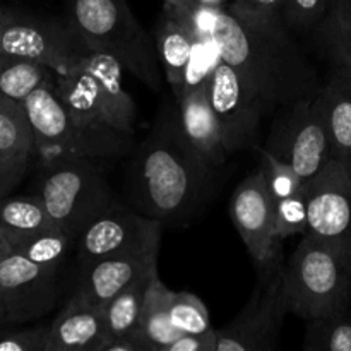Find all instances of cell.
<instances>
[{
    "label": "cell",
    "instance_id": "1",
    "mask_svg": "<svg viewBox=\"0 0 351 351\" xmlns=\"http://www.w3.org/2000/svg\"><path fill=\"white\" fill-rule=\"evenodd\" d=\"M218 167L206 160L182 129L177 103L165 106L137 147L129 192L141 215L180 226L204 209L216 189Z\"/></svg>",
    "mask_w": 351,
    "mask_h": 351
},
{
    "label": "cell",
    "instance_id": "2",
    "mask_svg": "<svg viewBox=\"0 0 351 351\" xmlns=\"http://www.w3.org/2000/svg\"><path fill=\"white\" fill-rule=\"evenodd\" d=\"M281 16L249 17L221 9L213 29L218 57L271 106L315 98L322 82Z\"/></svg>",
    "mask_w": 351,
    "mask_h": 351
},
{
    "label": "cell",
    "instance_id": "3",
    "mask_svg": "<svg viewBox=\"0 0 351 351\" xmlns=\"http://www.w3.org/2000/svg\"><path fill=\"white\" fill-rule=\"evenodd\" d=\"M65 24L86 50L110 55L147 88L161 91L156 45L127 0H65Z\"/></svg>",
    "mask_w": 351,
    "mask_h": 351
},
{
    "label": "cell",
    "instance_id": "4",
    "mask_svg": "<svg viewBox=\"0 0 351 351\" xmlns=\"http://www.w3.org/2000/svg\"><path fill=\"white\" fill-rule=\"evenodd\" d=\"M122 69L110 55L86 50L67 71H53L55 91L82 122L132 137L137 106L123 88Z\"/></svg>",
    "mask_w": 351,
    "mask_h": 351
},
{
    "label": "cell",
    "instance_id": "5",
    "mask_svg": "<svg viewBox=\"0 0 351 351\" xmlns=\"http://www.w3.org/2000/svg\"><path fill=\"white\" fill-rule=\"evenodd\" d=\"M53 79L34 89L23 101L41 165L77 158L108 160L132 149V137L89 125L72 115L58 98Z\"/></svg>",
    "mask_w": 351,
    "mask_h": 351
},
{
    "label": "cell",
    "instance_id": "6",
    "mask_svg": "<svg viewBox=\"0 0 351 351\" xmlns=\"http://www.w3.org/2000/svg\"><path fill=\"white\" fill-rule=\"evenodd\" d=\"M290 314L304 321L346 314L351 300V256L304 235L285 267Z\"/></svg>",
    "mask_w": 351,
    "mask_h": 351
},
{
    "label": "cell",
    "instance_id": "7",
    "mask_svg": "<svg viewBox=\"0 0 351 351\" xmlns=\"http://www.w3.org/2000/svg\"><path fill=\"white\" fill-rule=\"evenodd\" d=\"M38 195L55 225L77 240L95 218L117 204L95 160H60L43 165Z\"/></svg>",
    "mask_w": 351,
    "mask_h": 351
},
{
    "label": "cell",
    "instance_id": "8",
    "mask_svg": "<svg viewBox=\"0 0 351 351\" xmlns=\"http://www.w3.org/2000/svg\"><path fill=\"white\" fill-rule=\"evenodd\" d=\"M283 254L256 264V283L233 321L216 331L218 351H273L288 311Z\"/></svg>",
    "mask_w": 351,
    "mask_h": 351
},
{
    "label": "cell",
    "instance_id": "9",
    "mask_svg": "<svg viewBox=\"0 0 351 351\" xmlns=\"http://www.w3.org/2000/svg\"><path fill=\"white\" fill-rule=\"evenodd\" d=\"M208 96L228 154L259 149L263 119L271 106L219 57L209 74Z\"/></svg>",
    "mask_w": 351,
    "mask_h": 351
},
{
    "label": "cell",
    "instance_id": "10",
    "mask_svg": "<svg viewBox=\"0 0 351 351\" xmlns=\"http://www.w3.org/2000/svg\"><path fill=\"white\" fill-rule=\"evenodd\" d=\"M266 147L290 165L304 184L319 175L332 160V149L315 98L285 106V113L274 123Z\"/></svg>",
    "mask_w": 351,
    "mask_h": 351
},
{
    "label": "cell",
    "instance_id": "11",
    "mask_svg": "<svg viewBox=\"0 0 351 351\" xmlns=\"http://www.w3.org/2000/svg\"><path fill=\"white\" fill-rule=\"evenodd\" d=\"M304 189L308 216L305 235L351 256V161L332 158Z\"/></svg>",
    "mask_w": 351,
    "mask_h": 351
},
{
    "label": "cell",
    "instance_id": "12",
    "mask_svg": "<svg viewBox=\"0 0 351 351\" xmlns=\"http://www.w3.org/2000/svg\"><path fill=\"white\" fill-rule=\"evenodd\" d=\"M57 273L14 250L0 257V311L5 324L36 321L55 307Z\"/></svg>",
    "mask_w": 351,
    "mask_h": 351
},
{
    "label": "cell",
    "instance_id": "13",
    "mask_svg": "<svg viewBox=\"0 0 351 351\" xmlns=\"http://www.w3.org/2000/svg\"><path fill=\"white\" fill-rule=\"evenodd\" d=\"M86 51L67 24L12 10L3 33L0 53L40 62L64 72Z\"/></svg>",
    "mask_w": 351,
    "mask_h": 351
},
{
    "label": "cell",
    "instance_id": "14",
    "mask_svg": "<svg viewBox=\"0 0 351 351\" xmlns=\"http://www.w3.org/2000/svg\"><path fill=\"white\" fill-rule=\"evenodd\" d=\"M230 216L254 266L283 254L274 221V206L263 170L243 178L230 201Z\"/></svg>",
    "mask_w": 351,
    "mask_h": 351
},
{
    "label": "cell",
    "instance_id": "15",
    "mask_svg": "<svg viewBox=\"0 0 351 351\" xmlns=\"http://www.w3.org/2000/svg\"><path fill=\"white\" fill-rule=\"evenodd\" d=\"M163 230L151 235L139 245L105 257L79 269V281L74 295L89 304L103 307L110 298L129 288L141 278L158 269V252Z\"/></svg>",
    "mask_w": 351,
    "mask_h": 351
},
{
    "label": "cell",
    "instance_id": "16",
    "mask_svg": "<svg viewBox=\"0 0 351 351\" xmlns=\"http://www.w3.org/2000/svg\"><path fill=\"white\" fill-rule=\"evenodd\" d=\"M163 230L160 221L130 211L119 202L93 219L75 240L79 269L105 257L125 252Z\"/></svg>",
    "mask_w": 351,
    "mask_h": 351
},
{
    "label": "cell",
    "instance_id": "17",
    "mask_svg": "<svg viewBox=\"0 0 351 351\" xmlns=\"http://www.w3.org/2000/svg\"><path fill=\"white\" fill-rule=\"evenodd\" d=\"M209 72H199L194 65V58L189 67L185 84L173 96L180 117L182 129L192 146L215 167H221L226 161L228 151L223 143L218 120L211 108L208 96Z\"/></svg>",
    "mask_w": 351,
    "mask_h": 351
},
{
    "label": "cell",
    "instance_id": "18",
    "mask_svg": "<svg viewBox=\"0 0 351 351\" xmlns=\"http://www.w3.org/2000/svg\"><path fill=\"white\" fill-rule=\"evenodd\" d=\"M105 343L101 307L74 293L48 324V351H103Z\"/></svg>",
    "mask_w": 351,
    "mask_h": 351
},
{
    "label": "cell",
    "instance_id": "19",
    "mask_svg": "<svg viewBox=\"0 0 351 351\" xmlns=\"http://www.w3.org/2000/svg\"><path fill=\"white\" fill-rule=\"evenodd\" d=\"M199 43L204 41L199 40L185 19L184 12L177 7L165 3L163 14L154 31V45H156L158 58L163 65L165 79L170 84L173 96L184 88L189 67Z\"/></svg>",
    "mask_w": 351,
    "mask_h": 351
},
{
    "label": "cell",
    "instance_id": "20",
    "mask_svg": "<svg viewBox=\"0 0 351 351\" xmlns=\"http://www.w3.org/2000/svg\"><path fill=\"white\" fill-rule=\"evenodd\" d=\"M315 101L331 141L332 158L351 161V67L332 65Z\"/></svg>",
    "mask_w": 351,
    "mask_h": 351
},
{
    "label": "cell",
    "instance_id": "21",
    "mask_svg": "<svg viewBox=\"0 0 351 351\" xmlns=\"http://www.w3.org/2000/svg\"><path fill=\"white\" fill-rule=\"evenodd\" d=\"M170 291L160 276L151 281L144 300L139 328L134 336L143 351H167L171 343L184 335L171 324L170 312H168Z\"/></svg>",
    "mask_w": 351,
    "mask_h": 351
},
{
    "label": "cell",
    "instance_id": "22",
    "mask_svg": "<svg viewBox=\"0 0 351 351\" xmlns=\"http://www.w3.org/2000/svg\"><path fill=\"white\" fill-rule=\"evenodd\" d=\"M58 226L50 218L38 194L7 195L0 199V230L12 243V249L23 240Z\"/></svg>",
    "mask_w": 351,
    "mask_h": 351
},
{
    "label": "cell",
    "instance_id": "23",
    "mask_svg": "<svg viewBox=\"0 0 351 351\" xmlns=\"http://www.w3.org/2000/svg\"><path fill=\"white\" fill-rule=\"evenodd\" d=\"M156 276L158 269L146 274L144 278H141L139 281L130 285L129 288L122 290L119 295L110 298L103 305L101 312L106 335L105 346L110 341H113V339L134 338L136 336L137 328H139L141 314H143L144 300H146V293L149 290L151 281Z\"/></svg>",
    "mask_w": 351,
    "mask_h": 351
},
{
    "label": "cell",
    "instance_id": "24",
    "mask_svg": "<svg viewBox=\"0 0 351 351\" xmlns=\"http://www.w3.org/2000/svg\"><path fill=\"white\" fill-rule=\"evenodd\" d=\"M314 33L319 48L332 65L351 67V0H332Z\"/></svg>",
    "mask_w": 351,
    "mask_h": 351
},
{
    "label": "cell",
    "instance_id": "25",
    "mask_svg": "<svg viewBox=\"0 0 351 351\" xmlns=\"http://www.w3.org/2000/svg\"><path fill=\"white\" fill-rule=\"evenodd\" d=\"M53 69L29 58L0 53V95L23 103L31 93L51 81Z\"/></svg>",
    "mask_w": 351,
    "mask_h": 351
},
{
    "label": "cell",
    "instance_id": "26",
    "mask_svg": "<svg viewBox=\"0 0 351 351\" xmlns=\"http://www.w3.org/2000/svg\"><path fill=\"white\" fill-rule=\"evenodd\" d=\"M0 153L33 158L34 136L23 103L0 95Z\"/></svg>",
    "mask_w": 351,
    "mask_h": 351
},
{
    "label": "cell",
    "instance_id": "27",
    "mask_svg": "<svg viewBox=\"0 0 351 351\" xmlns=\"http://www.w3.org/2000/svg\"><path fill=\"white\" fill-rule=\"evenodd\" d=\"M72 247H75V237L60 228H53L23 240L14 245L12 250L27 257L34 264L60 269Z\"/></svg>",
    "mask_w": 351,
    "mask_h": 351
},
{
    "label": "cell",
    "instance_id": "28",
    "mask_svg": "<svg viewBox=\"0 0 351 351\" xmlns=\"http://www.w3.org/2000/svg\"><path fill=\"white\" fill-rule=\"evenodd\" d=\"M304 351H351V321L346 314L307 321Z\"/></svg>",
    "mask_w": 351,
    "mask_h": 351
},
{
    "label": "cell",
    "instance_id": "29",
    "mask_svg": "<svg viewBox=\"0 0 351 351\" xmlns=\"http://www.w3.org/2000/svg\"><path fill=\"white\" fill-rule=\"evenodd\" d=\"M168 312L171 324L184 335H204L213 329L208 307L191 291H170Z\"/></svg>",
    "mask_w": 351,
    "mask_h": 351
},
{
    "label": "cell",
    "instance_id": "30",
    "mask_svg": "<svg viewBox=\"0 0 351 351\" xmlns=\"http://www.w3.org/2000/svg\"><path fill=\"white\" fill-rule=\"evenodd\" d=\"M273 206L276 232L281 240H287L293 235L304 237L307 233L308 216L305 189H302L295 195H290V197L274 201Z\"/></svg>",
    "mask_w": 351,
    "mask_h": 351
},
{
    "label": "cell",
    "instance_id": "31",
    "mask_svg": "<svg viewBox=\"0 0 351 351\" xmlns=\"http://www.w3.org/2000/svg\"><path fill=\"white\" fill-rule=\"evenodd\" d=\"M332 0H285L281 19L293 33H308L321 23Z\"/></svg>",
    "mask_w": 351,
    "mask_h": 351
},
{
    "label": "cell",
    "instance_id": "32",
    "mask_svg": "<svg viewBox=\"0 0 351 351\" xmlns=\"http://www.w3.org/2000/svg\"><path fill=\"white\" fill-rule=\"evenodd\" d=\"M0 326V351H48V326L12 329Z\"/></svg>",
    "mask_w": 351,
    "mask_h": 351
},
{
    "label": "cell",
    "instance_id": "33",
    "mask_svg": "<svg viewBox=\"0 0 351 351\" xmlns=\"http://www.w3.org/2000/svg\"><path fill=\"white\" fill-rule=\"evenodd\" d=\"M31 158L10 156L0 153V199L10 195L26 175Z\"/></svg>",
    "mask_w": 351,
    "mask_h": 351
},
{
    "label": "cell",
    "instance_id": "34",
    "mask_svg": "<svg viewBox=\"0 0 351 351\" xmlns=\"http://www.w3.org/2000/svg\"><path fill=\"white\" fill-rule=\"evenodd\" d=\"M285 0H233L228 7L239 16L249 17H273L281 16Z\"/></svg>",
    "mask_w": 351,
    "mask_h": 351
},
{
    "label": "cell",
    "instance_id": "35",
    "mask_svg": "<svg viewBox=\"0 0 351 351\" xmlns=\"http://www.w3.org/2000/svg\"><path fill=\"white\" fill-rule=\"evenodd\" d=\"M167 351H218L216 329L204 335H182Z\"/></svg>",
    "mask_w": 351,
    "mask_h": 351
},
{
    "label": "cell",
    "instance_id": "36",
    "mask_svg": "<svg viewBox=\"0 0 351 351\" xmlns=\"http://www.w3.org/2000/svg\"><path fill=\"white\" fill-rule=\"evenodd\" d=\"M10 16H12V10L0 5V45H2V38H3V33H5L7 24H9L10 21Z\"/></svg>",
    "mask_w": 351,
    "mask_h": 351
},
{
    "label": "cell",
    "instance_id": "37",
    "mask_svg": "<svg viewBox=\"0 0 351 351\" xmlns=\"http://www.w3.org/2000/svg\"><path fill=\"white\" fill-rule=\"evenodd\" d=\"M167 5H171V7H177V9H182V10H191L192 7L197 3V0H163Z\"/></svg>",
    "mask_w": 351,
    "mask_h": 351
},
{
    "label": "cell",
    "instance_id": "38",
    "mask_svg": "<svg viewBox=\"0 0 351 351\" xmlns=\"http://www.w3.org/2000/svg\"><path fill=\"white\" fill-rule=\"evenodd\" d=\"M10 250H12V243L9 242V239L5 237V233L0 230V257L5 256V254H9Z\"/></svg>",
    "mask_w": 351,
    "mask_h": 351
},
{
    "label": "cell",
    "instance_id": "39",
    "mask_svg": "<svg viewBox=\"0 0 351 351\" xmlns=\"http://www.w3.org/2000/svg\"><path fill=\"white\" fill-rule=\"evenodd\" d=\"M197 2H202V3H211V5H219V3H221L223 0H197Z\"/></svg>",
    "mask_w": 351,
    "mask_h": 351
},
{
    "label": "cell",
    "instance_id": "40",
    "mask_svg": "<svg viewBox=\"0 0 351 351\" xmlns=\"http://www.w3.org/2000/svg\"><path fill=\"white\" fill-rule=\"evenodd\" d=\"M2 324H5V321H3V314H2V311H0V326Z\"/></svg>",
    "mask_w": 351,
    "mask_h": 351
}]
</instances>
